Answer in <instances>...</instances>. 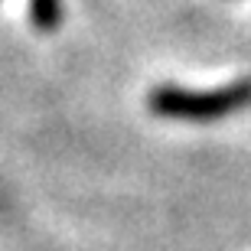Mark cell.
<instances>
[{"label": "cell", "instance_id": "obj_1", "mask_svg": "<svg viewBox=\"0 0 251 251\" xmlns=\"http://www.w3.org/2000/svg\"><path fill=\"white\" fill-rule=\"evenodd\" d=\"M251 104V78H238V82L215 88V92H189L179 85H157L147 95V108L157 118H170V121H219L228 114L242 111Z\"/></svg>", "mask_w": 251, "mask_h": 251}, {"label": "cell", "instance_id": "obj_2", "mask_svg": "<svg viewBox=\"0 0 251 251\" xmlns=\"http://www.w3.org/2000/svg\"><path fill=\"white\" fill-rule=\"evenodd\" d=\"M29 20L39 33H52L62 23V0H29Z\"/></svg>", "mask_w": 251, "mask_h": 251}]
</instances>
